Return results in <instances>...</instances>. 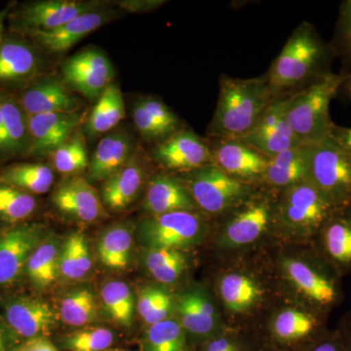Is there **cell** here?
I'll return each mask as SVG.
<instances>
[{
    "label": "cell",
    "mask_w": 351,
    "mask_h": 351,
    "mask_svg": "<svg viewBox=\"0 0 351 351\" xmlns=\"http://www.w3.org/2000/svg\"><path fill=\"white\" fill-rule=\"evenodd\" d=\"M334 58L329 43L313 24L304 21L291 34L265 76L276 97L295 93L332 73L330 64Z\"/></svg>",
    "instance_id": "6da1fadb"
},
{
    "label": "cell",
    "mask_w": 351,
    "mask_h": 351,
    "mask_svg": "<svg viewBox=\"0 0 351 351\" xmlns=\"http://www.w3.org/2000/svg\"><path fill=\"white\" fill-rule=\"evenodd\" d=\"M277 97L265 75L237 78L221 75L216 110L207 129L210 138H243Z\"/></svg>",
    "instance_id": "7a4b0ae2"
},
{
    "label": "cell",
    "mask_w": 351,
    "mask_h": 351,
    "mask_svg": "<svg viewBox=\"0 0 351 351\" xmlns=\"http://www.w3.org/2000/svg\"><path fill=\"white\" fill-rule=\"evenodd\" d=\"M279 269L300 304L329 315L343 302V276L315 248L283 256Z\"/></svg>",
    "instance_id": "3957f363"
},
{
    "label": "cell",
    "mask_w": 351,
    "mask_h": 351,
    "mask_svg": "<svg viewBox=\"0 0 351 351\" xmlns=\"http://www.w3.org/2000/svg\"><path fill=\"white\" fill-rule=\"evenodd\" d=\"M274 203V228L289 237L314 241L339 209L311 181L279 191Z\"/></svg>",
    "instance_id": "277c9868"
},
{
    "label": "cell",
    "mask_w": 351,
    "mask_h": 351,
    "mask_svg": "<svg viewBox=\"0 0 351 351\" xmlns=\"http://www.w3.org/2000/svg\"><path fill=\"white\" fill-rule=\"evenodd\" d=\"M343 75L330 73L292 95L288 121L298 140L316 144L331 137L335 123L330 114L332 99L338 96Z\"/></svg>",
    "instance_id": "5b68a950"
},
{
    "label": "cell",
    "mask_w": 351,
    "mask_h": 351,
    "mask_svg": "<svg viewBox=\"0 0 351 351\" xmlns=\"http://www.w3.org/2000/svg\"><path fill=\"white\" fill-rule=\"evenodd\" d=\"M181 175L180 179L198 209L209 216H226L250 199L258 189L233 179L213 163Z\"/></svg>",
    "instance_id": "8992f818"
},
{
    "label": "cell",
    "mask_w": 351,
    "mask_h": 351,
    "mask_svg": "<svg viewBox=\"0 0 351 351\" xmlns=\"http://www.w3.org/2000/svg\"><path fill=\"white\" fill-rule=\"evenodd\" d=\"M207 232L206 219L198 212L180 211L141 219L136 237L144 248L186 252L199 245Z\"/></svg>",
    "instance_id": "52a82bcc"
},
{
    "label": "cell",
    "mask_w": 351,
    "mask_h": 351,
    "mask_svg": "<svg viewBox=\"0 0 351 351\" xmlns=\"http://www.w3.org/2000/svg\"><path fill=\"white\" fill-rule=\"evenodd\" d=\"M309 181L339 208L351 205V154L331 138L307 145Z\"/></svg>",
    "instance_id": "ba28073f"
},
{
    "label": "cell",
    "mask_w": 351,
    "mask_h": 351,
    "mask_svg": "<svg viewBox=\"0 0 351 351\" xmlns=\"http://www.w3.org/2000/svg\"><path fill=\"white\" fill-rule=\"evenodd\" d=\"M276 198L274 191L258 189L250 199L226 215L217 239L219 248L234 250L262 239L274 228Z\"/></svg>",
    "instance_id": "9c48e42d"
},
{
    "label": "cell",
    "mask_w": 351,
    "mask_h": 351,
    "mask_svg": "<svg viewBox=\"0 0 351 351\" xmlns=\"http://www.w3.org/2000/svg\"><path fill=\"white\" fill-rule=\"evenodd\" d=\"M48 232L34 221L0 228V295L17 292L25 282L27 260Z\"/></svg>",
    "instance_id": "30bf717a"
},
{
    "label": "cell",
    "mask_w": 351,
    "mask_h": 351,
    "mask_svg": "<svg viewBox=\"0 0 351 351\" xmlns=\"http://www.w3.org/2000/svg\"><path fill=\"white\" fill-rule=\"evenodd\" d=\"M0 316L19 343L50 338L60 320L57 311L40 295L19 291L0 295Z\"/></svg>",
    "instance_id": "8fae6325"
},
{
    "label": "cell",
    "mask_w": 351,
    "mask_h": 351,
    "mask_svg": "<svg viewBox=\"0 0 351 351\" xmlns=\"http://www.w3.org/2000/svg\"><path fill=\"white\" fill-rule=\"evenodd\" d=\"M105 8L101 2L80 0H43L20 4L11 9L10 32L27 36L34 32H49L83 14Z\"/></svg>",
    "instance_id": "7c38bea8"
},
{
    "label": "cell",
    "mask_w": 351,
    "mask_h": 351,
    "mask_svg": "<svg viewBox=\"0 0 351 351\" xmlns=\"http://www.w3.org/2000/svg\"><path fill=\"white\" fill-rule=\"evenodd\" d=\"M174 297L175 317L189 339L201 345L223 332L221 315L206 288L193 284Z\"/></svg>",
    "instance_id": "4fadbf2b"
},
{
    "label": "cell",
    "mask_w": 351,
    "mask_h": 351,
    "mask_svg": "<svg viewBox=\"0 0 351 351\" xmlns=\"http://www.w3.org/2000/svg\"><path fill=\"white\" fill-rule=\"evenodd\" d=\"M212 163L233 179L258 186L262 184L269 157L240 138H210Z\"/></svg>",
    "instance_id": "5bb4252c"
},
{
    "label": "cell",
    "mask_w": 351,
    "mask_h": 351,
    "mask_svg": "<svg viewBox=\"0 0 351 351\" xmlns=\"http://www.w3.org/2000/svg\"><path fill=\"white\" fill-rule=\"evenodd\" d=\"M328 315L300 304L281 307L269 323L270 336L278 345L311 346L327 334Z\"/></svg>",
    "instance_id": "9a60e30c"
},
{
    "label": "cell",
    "mask_w": 351,
    "mask_h": 351,
    "mask_svg": "<svg viewBox=\"0 0 351 351\" xmlns=\"http://www.w3.org/2000/svg\"><path fill=\"white\" fill-rule=\"evenodd\" d=\"M62 73L66 84L89 100H98L115 75L110 60L96 48L68 58L62 64Z\"/></svg>",
    "instance_id": "2e32d148"
},
{
    "label": "cell",
    "mask_w": 351,
    "mask_h": 351,
    "mask_svg": "<svg viewBox=\"0 0 351 351\" xmlns=\"http://www.w3.org/2000/svg\"><path fill=\"white\" fill-rule=\"evenodd\" d=\"M293 94L277 97L263 112L255 128L241 140L267 157L304 145L295 137L288 121L289 104Z\"/></svg>",
    "instance_id": "e0dca14e"
},
{
    "label": "cell",
    "mask_w": 351,
    "mask_h": 351,
    "mask_svg": "<svg viewBox=\"0 0 351 351\" xmlns=\"http://www.w3.org/2000/svg\"><path fill=\"white\" fill-rule=\"evenodd\" d=\"M152 159L171 172H191L212 163L209 141L193 130L182 129L157 143L152 149Z\"/></svg>",
    "instance_id": "ac0fdd59"
},
{
    "label": "cell",
    "mask_w": 351,
    "mask_h": 351,
    "mask_svg": "<svg viewBox=\"0 0 351 351\" xmlns=\"http://www.w3.org/2000/svg\"><path fill=\"white\" fill-rule=\"evenodd\" d=\"M38 50L22 34H6L0 44V91L8 92L9 87L23 89L38 77L43 66Z\"/></svg>",
    "instance_id": "d6986e66"
},
{
    "label": "cell",
    "mask_w": 351,
    "mask_h": 351,
    "mask_svg": "<svg viewBox=\"0 0 351 351\" xmlns=\"http://www.w3.org/2000/svg\"><path fill=\"white\" fill-rule=\"evenodd\" d=\"M57 211L82 223H95L108 216L100 193L86 178L66 177L51 195Z\"/></svg>",
    "instance_id": "ffe728a7"
},
{
    "label": "cell",
    "mask_w": 351,
    "mask_h": 351,
    "mask_svg": "<svg viewBox=\"0 0 351 351\" xmlns=\"http://www.w3.org/2000/svg\"><path fill=\"white\" fill-rule=\"evenodd\" d=\"M147 178V161L137 149L123 167L103 182L100 195L106 210L119 213L128 209L144 189Z\"/></svg>",
    "instance_id": "44dd1931"
},
{
    "label": "cell",
    "mask_w": 351,
    "mask_h": 351,
    "mask_svg": "<svg viewBox=\"0 0 351 351\" xmlns=\"http://www.w3.org/2000/svg\"><path fill=\"white\" fill-rule=\"evenodd\" d=\"M15 96L27 115L76 112L80 108V100L68 87L52 77L38 76Z\"/></svg>",
    "instance_id": "7402d4cb"
},
{
    "label": "cell",
    "mask_w": 351,
    "mask_h": 351,
    "mask_svg": "<svg viewBox=\"0 0 351 351\" xmlns=\"http://www.w3.org/2000/svg\"><path fill=\"white\" fill-rule=\"evenodd\" d=\"M82 120L78 112L27 115L31 138L27 156H50L80 129Z\"/></svg>",
    "instance_id": "603a6c76"
},
{
    "label": "cell",
    "mask_w": 351,
    "mask_h": 351,
    "mask_svg": "<svg viewBox=\"0 0 351 351\" xmlns=\"http://www.w3.org/2000/svg\"><path fill=\"white\" fill-rule=\"evenodd\" d=\"M114 18V11L99 9L83 14L53 31L34 32L25 38H29L39 50L49 54H61Z\"/></svg>",
    "instance_id": "cb8c5ba5"
},
{
    "label": "cell",
    "mask_w": 351,
    "mask_h": 351,
    "mask_svg": "<svg viewBox=\"0 0 351 351\" xmlns=\"http://www.w3.org/2000/svg\"><path fill=\"white\" fill-rule=\"evenodd\" d=\"M219 301L226 313L247 315L255 311L265 300V285L258 277L243 271L232 270L219 277L216 284Z\"/></svg>",
    "instance_id": "d4e9b609"
},
{
    "label": "cell",
    "mask_w": 351,
    "mask_h": 351,
    "mask_svg": "<svg viewBox=\"0 0 351 351\" xmlns=\"http://www.w3.org/2000/svg\"><path fill=\"white\" fill-rule=\"evenodd\" d=\"M314 241L315 249L341 276L351 272V207L339 208Z\"/></svg>",
    "instance_id": "484cf974"
},
{
    "label": "cell",
    "mask_w": 351,
    "mask_h": 351,
    "mask_svg": "<svg viewBox=\"0 0 351 351\" xmlns=\"http://www.w3.org/2000/svg\"><path fill=\"white\" fill-rule=\"evenodd\" d=\"M142 207L147 216L199 211L182 180L167 174H156L149 180Z\"/></svg>",
    "instance_id": "4316f807"
},
{
    "label": "cell",
    "mask_w": 351,
    "mask_h": 351,
    "mask_svg": "<svg viewBox=\"0 0 351 351\" xmlns=\"http://www.w3.org/2000/svg\"><path fill=\"white\" fill-rule=\"evenodd\" d=\"M137 149L130 134L123 128L101 138L90 160L86 179L90 182H105L132 158Z\"/></svg>",
    "instance_id": "83f0119b"
},
{
    "label": "cell",
    "mask_w": 351,
    "mask_h": 351,
    "mask_svg": "<svg viewBox=\"0 0 351 351\" xmlns=\"http://www.w3.org/2000/svg\"><path fill=\"white\" fill-rule=\"evenodd\" d=\"M62 240L48 232L32 252L25 269V282L36 294L49 291L60 279L59 258Z\"/></svg>",
    "instance_id": "f1b7e54d"
},
{
    "label": "cell",
    "mask_w": 351,
    "mask_h": 351,
    "mask_svg": "<svg viewBox=\"0 0 351 351\" xmlns=\"http://www.w3.org/2000/svg\"><path fill=\"white\" fill-rule=\"evenodd\" d=\"M306 181H309L308 157L307 145L304 144L269 157L262 184L279 193Z\"/></svg>",
    "instance_id": "f546056e"
},
{
    "label": "cell",
    "mask_w": 351,
    "mask_h": 351,
    "mask_svg": "<svg viewBox=\"0 0 351 351\" xmlns=\"http://www.w3.org/2000/svg\"><path fill=\"white\" fill-rule=\"evenodd\" d=\"M135 232L130 223H115L104 230L96 242V256L104 267L123 272L130 267Z\"/></svg>",
    "instance_id": "4dcf8cb0"
},
{
    "label": "cell",
    "mask_w": 351,
    "mask_h": 351,
    "mask_svg": "<svg viewBox=\"0 0 351 351\" xmlns=\"http://www.w3.org/2000/svg\"><path fill=\"white\" fill-rule=\"evenodd\" d=\"M57 313L59 319L69 327L78 329L91 326L100 318V297L89 286L71 289L62 295Z\"/></svg>",
    "instance_id": "1f68e13d"
},
{
    "label": "cell",
    "mask_w": 351,
    "mask_h": 351,
    "mask_svg": "<svg viewBox=\"0 0 351 351\" xmlns=\"http://www.w3.org/2000/svg\"><path fill=\"white\" fill-rule=\"evenodd\" d=\"M93 269V253L85 233H69L62 241L59 258L60 278L69 282L86 279Z\"/></svg>",
    "instance_id": "d6a6232c"
},
{
    "label": "cell",
    "mask_w": 351,
    "mask_h": 351,
    "mask_svg": "<svg viewBox=\"0 0 351 351\" xmlns=\"http://www.w3.org/2000/svg\"><path fill=\"white\" fill-rule=\"evenodd\" d=\"M101 313L120 329L130 331L137 313L136 295L121 280H108L100 293Z\"/></svg>",
    "instance_id": "836d02e7"
},
{
    "label": "cell",
    "mask_w": 351,
    "mask_h": 351,
    "mask_svg": "<svg viewBox=\"0 0 351 351\" xmlns=\"http://www.w3.org/2000/svg\"><path fill=\"white\" fill-rule=\"evenodd\" d=\"M3 119L5 159L27 156L31 145L27 114L13 93H7L0 106Z\"/></svg>",
    "instance_id": "e575fe53"
},
{
    "label": "cell",
    "mask_w": 351,
    "mask_h": 351,
    "mask_svg": "<svg viewBox=\"0 0 351 351\" xmlns=\"http://www.w3.org/2000/svg\"><path fill=\"white\" fill-rule=\"evenodd\" d=\"M125 117L123 96L119 85L112 82L97 100L88 115L84 130L90 138L110 133Z\"/></svg>",
    "instance_id": "d590c367"
},
{
    "label": "cell",
    "mask_w": 351,
    "mask_h": 351,
    "mask_svg": "<svg viewBox=\"0 0 351 351\" xmlns=\"http://www.w3.org/2000/svg\"><path fill=\"white\" fill-rule=\"evenodd\" d=\"M0 181L34 196L45 195L55 181L54 172L47 164L12 163L0 170Z\"/></svg>",
    "instance_id": "8d00e7d4"
},
{
    "label": "cell",
    "mask_w": 351,
    "mask_h": 351,
    "mask_svg": "<svg viewBox=\"0 0 351 351\" xmlns=\"http://www.w3.org/2000/svg\"><path fill=\"white\" fill-rule=\"evenodd\" d=\"M143 265L147 274L160 285L177 283L189 269L186 252L174 249L144 248Z\"/></svg>",
    "instance_id": "74e56055"
},
{
    "label": "cell",
    "mask_w": 351,
    "mask_h": 351,
    "mask_svg": "<svg viewBox=\"0 0 351 351\" xmlns=\"http://www.w3.org/2000/svg\"><path fill=\"white\" fill-rule=\"evenodd\" d=\"M137 313L145 328L175 317V297L165 286L145 284L136 295Z\"/></svg>",
    "instance_id": "f35d334b"
},
{
    "label": "cell",
    "mask_w": 351,
    "mask_h": 351,
    "mask_svg": "<svg viewBox=\"0 0 351 351\" xmlns=\"http://www.w3.org/2000/svg\"><path fill=\"white\" fill-rule=\"evenodd\" d=\"M38 209L36 196L0 181V228L31 221Z\"/></svg>",
    "instance_id": "ab89813d"
},
{
    "label": "cell",
    "mask_w": 351,
    "mask_h": 351,
    "mask_svg": "<svg viewBox=\"0 0 351 351\" xmlns=\"http://www.w3.org/2000/svg\"><path fill=\"white\" fill-rule=\"evenodd\" d=\"M140 351H191L189 339L177 318L145 328Z\"/></svg>",
    "instance_id": "60d3db41"
},
{
    "label": "cell",
    "mask_w": 351,
    "mask_h": 351,
    "mask_svg": "<svg viewBox=\"0 0 351 351\" xmlns=\"http://www.w3.org/2000/svg\"><path fill=\"white\" fill-rule=\"evenodd\" d=\"M53 167L66 177L80 176L89 167L86 142L82 131L77 129L56 151L50 154Z\"/></svg>",
    "instance_id": "b9f144b4"
},
{
    "label": "cell",
    "mask_w": 351,
    "mask_h": 351,
    "mask_svg": "<svg viewBox=\"0 0 351 351\" xmlns=\"http://www.w3.org/2000/svg\"><path fill=\"white\" fill-rule=\"evenodd\" d=\"M115 335L104 326L78 328L57 339V346L64 351H107L114 346Z\"/></svg>",
    "instance_id": "7bdbcfd3"
},
{
    "label": "cell",
    "mask_w": 351,
    "mask_h": 351,
    "mask_svg": "<svg viewBox=\"0 0 351 351\" xmlns=\"http://www.w3.org/2000/svg\"><path fill=\"white\" fill-rule=\"evenodd\" d=\"M335 58L341 62V75L351 71V0H343L339 5L334 36L329 43Z\"/></svg>",
    "instance_id": "ee69618b"
},
{
    "label": "cell",
    "mask_w": 351,
    "mask_h": 351,
    "mask_svg": "<svg viewBox=\"0 0 351 351\" xmlns=\"http://www.w3.org/2000/svg\"><path fill=\"white\" fill-rule=\"evenodd\" d=\"M140 101L149 113L152 121L162 133L164 140L170 137L176 132L182 130L181 120L161 99L147 96L141 99Z\"/></svg>",
    "instance_id": "f6af8a7d"
},
{
    "label": "cell",
    "mask_w": 351,
    "mask_h": 351,
    "mask_svg": "<svg viewBox=\"0 0 351 351\" xmlns=\"http://www.w3.org/2000/svg\"><path fill=\"white\" fill-rule=\"evenodd\" d=\"M133 121L136 128L147 142L157 143L164 140L162 133L152 121L144 106L138 100L133 108Z\"/></svg>",
    "instance_id": "bcb514c9"
},
{
    "label": "cell",
    "mask_w": 351,
    "mask_h": 351,
    "mask_svg": "<svg viewBox=\"0 0 351 351\" xmlns=\"http://www.w3.org/2000/svg\"><path fill=\"white\" fill-rule=\"evenodd\" d=\"M198 351H245L239 337L232 332H221L201 343Z\"/></svg>",
    "instance_id": "7dc6e473"
},
{
    "label": "cell",
    "mask_w": 351,
    "mask_h": 351,
    "mask_svg": "<svg viewBox=\"0 0 351 351\" xmlns=\"http://www.w3.org/2000/svg\"><path fill=\"white\" fill-rule=\"evenodd\" d=\"M306 351H348L337 332H329L318 339Z\"/></svg>",
    "instance_id": "c3c4849f"
},
{
    "label": "cell",
    "mask_w": 351,
    "mask_h": 351,
    "mask_svg": "<svg viewBox=\"0 0 351 351\" xmlns=\"http://www.w3.org/2000/svg\"><path fill=\"white\" fill-rule=\"evenodd\" d=\"M14 351H60L48 337H38L22 341Z\"/></svg>",
    "instance_id": "681fc988"
},
{
    "label": "cell",
    "mask_w": 351,
    "mask_h": 351,
    "mask_svg": "<svg viewBox=\"0 0 351 351\" xmlns=\"http://www.w3.org/2000/svg\"><path fill=\"white\" fill-rule=\"evenodd\" d=\"M163 0H137V1H121L119 5L133 13L149 12L164 5Z\"/></svg>",
    "instance_id": "f907efd6"
},
{
    "label": "cell",
    "mask_w": 351,
    "mask_h": 351,
    "mask_svg": "<svg viewBox=\"0 0 351 351\" xmlns=\"http://www.w3.org/2000/svg\"><path fill=\"white\" fill-rule=\"evenodd\" d=\"M330 138L351 154V127L339 126L335 124Z\"/></svg>",
    "instance_id": "816d5d0a"
},
{
    "label": "cell",
    "mask_w": 351,
    "mask_h": 351,
    "mask_svg": "<svg viewBox=\"0 0 351 351\" xmlns=\"http://www.w3.org/2000/svg\"><path fill=\"white\" fill-rule=\"evenodd\" d=\"M19 343L0 316V351H14Z\"/></svg>",
    "instance_id": "f5cc1de1"
},
{
    "label": "cell",
    "mask_w": 351,
    "mask_h": 351,
    "mask_svg": "<svg viewBox=\"0 0 351 351\" xmlns=\"http://www.w3.org/2000/svg\"><path fill=\"white\" fill-rule=\"evenodd\" d=\"M339 338L348 351H351V313H346L341 318L338 331Z\"/></svg>",
    "instance_id": "db71d44e"
},
{
    "label": "cell",
    "mask_w": 351,
    "mask_h": 351,
    "mask_svg": "<svg viewBox=\"0 0 351 351\" xmlns=\"http://www.w3.org/2000/svg\"><path fill=\"white\" fill-rule=\"evenodd\" d=\"M8 92L0 91V106L5 98ZM5 160V140H4L3 119H2L1 110H0V162Z\"/></svg>",
    "instance_id": "11a10c76"
},
{
    "label": "cell",
    "mask_w": 351,
    "mask_h": 351,
    "mask_svg": "<svg viewBox=\"0 0 351 351\" xmlns=\"http://www.w3.org/2000/svg\"><path fill=\"white\" fill-rule=\"evenodd\" d=\"M338 95H341L345 100L351 101V71L343 75V83Z\"/></svg>",
    "instance_id": "9f6ffc18"
},
{
    "label": "cell",
    "mask_w": 351,
    "mask_h": 351,
    "mask_svg": "<svg viewBox=\"0 0 351 351\" xmlns=\"http://www.w3.org/2000/svg\"><path fill=\"white\" fill-rule=\"evenodd\" d=\"M12 6V4H11L3 10L0 11V44L2 43L6 36L5 22L6 19H8Z\"/></svg>",
    "instance_id": "6f0895ef"
},
{
    "label": "cell",
    "mask_w": 351,
    "mask_h": 351,
    "mask_svg": "<svg viewBox=\"0 0 351 351\" xmlns=\"http://www.w3.org/2000/svg\"><path fill=\"white\" fill-rule=\"evenodd\" d=\"M107 351H130V350H124V348H110V350H108Z\"/></svg>",
    "instance_id": "680465c9"
},
{
    "label": "cell",
    "mask_w": 351,
    "mask_h": 351,
    "mask_svg": "<svg viewBox=\"0 0 351 351\" xmlns=\"http://www.w3.org/2000/svg\"><path fill=\"white\" fill-rule=\"evenodd\" d=\"M1 162H0V170H1Z\"/></svg>",
    "instance_id": "91938a15"
},
{
    "label": "cell",
    "mask_w": 351,
    "mask_h": 351,
    "mask_svg": "<svg viewBox=\"0 0 351 351\" xmlns=\"http://www.w3.org/2000/svg\"><path fill=\"white\" fill-rule=\"evenodd\" d=\"M350 207H351V205H350Z\"/></svg>",
    "instance_id": "94428289"
}]
</instances>
